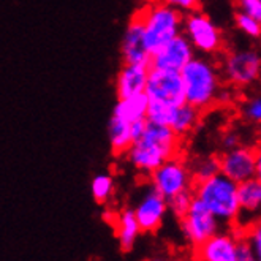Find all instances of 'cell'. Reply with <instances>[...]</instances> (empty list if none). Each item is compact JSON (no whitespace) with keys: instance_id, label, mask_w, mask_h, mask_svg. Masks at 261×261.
I'll list each match as a JSON object with an SVG mask.
<instances>
[{"instance_id":"4fadbf2b","label":"cell","mask_w":261,"mask_h":261,"mask_svg":"<svg viewBox=\"0 0 261 261\" xmlns=\"http://www.w3.org/2000/svg\"><path fill=\"white\" fill-rule=\"evenodd\" d=\"M238 229L220 231L195 247L196 261H238Z\"/></svg>"},{"instance_id":"7a4b0ae2","label":"cell","mask_w":261,"mask_h":261,"mask_svg":"<svg viewBox=\"0 0 261 261\" xmlns=\"http://www.w3.org/2000/svg\"><path fill=\"white\" fill-rule=\"evenodd\" d=\"M179 73L189 105L201 113L217 105V97L225 81L214 57L196 54Z\"/></svg>"},{"instance_id":"ac0fdd59","label":"cell","mask_w":261,"mask_h":261,"mask_svg":"<svg viewBox=\"0 0 261 261\" xmlns=\"http://www.w3.org/2000/svg\"><path fill=\"white\" fill-rule=\"evenodd\" d=\"M113 225L116 238L119 241L120 249L124 252H130L133 249V245L138 239V236L141 234L140 225L136 222L135 212L132 207H125L119 211L117 214L113 216Z\"/></svg>"},{"instance_id":"8992f818","label":"cell","mask_w":261,"mask_h":261,"mask_svg":"<svg viewBox=\"0 0 261 261\" xmlns=\"http://www.w3.org/2000/svg\"><path fill=\"white\" fill-rule=\"evenodd\" d=\"M182 34L199 56L214 57L225 48V38L220 27L199 8L184 13Z\"/></svg>"},{"instance_id":"277c9868","label":"cell","mask_w":261,"mask_h":261,"mask_svg":"<svg viewBox=\"0 0 261 261\" xmlns=\"http://www.w3.org/2000/svg\"><path fill=\"white\" fill-rule=\"evenodd\" d=\"M138 16L143 22V43L149 56L171 38L182 34L184 13L166 4L165 0L149 4L146 8L138 11Z\"/></svg>"},{"instance_id":"f1b7e54d","label":"cell","mask_w":261,"mask_h":261,"mask_svg":"<svg viewBox=\"0 0 261 261\" xmlns=\"http://www.w3.org/2000/svg\"><path fill=\"white\" fill-rule=\"evenodd\" d=\"M165 2L176 7L182 13H187V11H192V10H198L203 0H165Z\"/></svg>"},{"instance_id":"2e32d148","label":"cell","mask_w":261,"mask_h":261,"mask_svg":"<svg viewBox=\"0 0 261 261\" xmlns=\"http://www.w3.org/2000/svg\"><path fill=\"white\" fill-rule=\"evenodd\" d=\"M258 219H261V182L253 177L239 184V217L236 228L244 229Z\"/></svg>"},{"instance_id":"8fae6325","label":"cell","mask_w":261,"mask_h":261,"mask_svg":"<svg viewBox=\"0 0 261 261\" xmlns=\"http://www.w3.org/2000/svg\"><path fill=\"white\" fill-rule=\"evenodd\" d=\"M132 209L141 233H153L162 226L168 214V199L163 198L152 186H149L146 190H143L140 199Z\"/></svg>"},{"instance_id":"ba28073f","label":"cell","mask_w":261,"mask_h":261,"mask_svg":"<svg viewBox=\"0 0 261 261\" xmlns=\"http://www.w3.org/2000/svg\"><path fill=\"white\" fill-rule=\"evenodd\" d=\"M144 94L149 103L177 106L186 103V92L179 71L150 68Z\"/></svg>"},{"instance_id":"9a60e30c","label":"cell","mask_w":261,"mask_h":261,"mask_svg":"<svg viewBox=\"0 0 261 261\" xmlns=\"http://www.w3.org/2000/svg\"><path fill=\"white\" fill-rule=\"evenodd\" d=\"M150 67L147 64H122L116 74V97L128 98L144 94Z\"/></svg>"},{"instance_id":"d4e9b609","label":"cell","mask_w":261,"mask_h":261,"mask_svg":"<svg viewBox=\"0 0 261 261\" xmlns=\"http://www.w3.org/2000/svg\"><path fill=\"white\" fill-rule=\"evenodd\" d=\"M192 201H193V189L180 192V193H177L173 198L168 199V211H171L177 219H180L184 214L187 212Z\"/></svg>"},{"instance_id":"f546056e","label":"cell","mask_w":261,"mask_h":261,"mask_svg":"<svg viewBox=\"0 0 261 261\" xmlns=\"http://www.w3.org/2000/svg\"><path fill=\"white\" fill-rule=\"evenodd\" d=\"M146 124H147V120H138V122H133V124H130V133H132V140L133 143L136 140H140V138L143 136L144 130H146Z\"/></svg>"},{"instance_id":"44dd1931","label":"cell","mask_w":261,"mask_h":261,"mask_svg":"<svg viewBox=\"0 0 261 261\" xmlns=\"http://www.w3.org/2000/svg\"><path fill=\"white\" fill-rule=\"evenodd\" d=\"M238 113L247 125L261 128V92H250L245 95L239 101Z\"/></svg>"},{"instance_id":"4316f807","label":"cell","mask_w":261,"mask_h":261,"mask_svg":"<svg viewBox=\"0 0 261 261\" xmlns=\"http://www.w3.org/2000/svg\"><path fill=\"white\" fill-rule=\"evenodd\" d=\"M238 229V228H236ZM238 261H258V256L241 229H238Z\"/></svg>"},{"instance_id":"484cf974","label":"cell","mask_w":261,"mask_h":261,"mask_svg":"<svg viewBox=\"0 0 261 261\" xmlns=\"http://www.w3.org/2000/svg\"><path fill=\"white\" fill-rule=\"evenodd\" d=\"M241 231L245 236V239L249 241V244L252 245V249L255 250L258 261H261V219L255 220L247 228L241 229Z\"/></svg>"},{"instance_id":"7c38bea8","label":"cell","mask_w":261,"mask_h":261,"mask_svg":"<svg viewBox=\"0 0 261 261\" xmlns=\"http://www.w3.org/2000/svg\"><path fill=\"white\" fill-rule=\"evenodd\" d=\"M195 56H196V53L192 48L190 41L186 38L184 34H179L177 37L165 43L160 49L150 54L149 65H150V68L180 71Z\"/></svg>"},{"instance_id":"52a82bcc","label":"cell","mask_w":261,"mask_h":261,"mask_svg":"<svg viewBox=\"0 0 261 261\" xmlns=\"http://www.w3.org/2000/svg\"><path fill=\"white\" fill-rule=\"evenodd\" d=\"M149 182L163 198L170 199L180 192L192 190L195 179L189 162L176 155L153 170L149 174Z\"/></svg>"},{"instance_id":"ffe728a7","label":"cell","mask_w":261,"mask_h":261,"mask_svg":"<svg viewBox=\"0 0 261 261\" xmlns=\"http://www.w3.org/2000/svg\"><path fill=\"white\" fill-rule=\"evenodd\" d=\"M147 106H149V100L146 94H140L128 98H117L113 108V116L128 122V124H133V122L146 119Z\"/></svg>"},{"instance_id":"603a6c76","label":"cell","mask_w":261,"mask_h":261,"mask_svg":"<svg viewBox=\"0 0 261 261\" xmlns=\"http://www.w3.org/2000/svg\"><path fill=\"white\" fill-rule=\"evenodd\" d=\"M190 165V170L193 174L195 182L207 179L214 174L220 173V165H219V157L217 155H201L196 157Z\"/></svg>"},{"instance_id":"cb8c5ba5","label":"cell","mask_w":261,"mask_h":261,"mask_svg":"<svg viewBox=\"0 0 261 261\" xmlns=\"http://www.w3.org/2000/svg\"><path fill=\"white\" fill-rule=\"evenodd\" d=\"M234 25L242 35H245L250 40H259L261 38V22L249 16L244 11H236L234 13Z\"/></svg>"},{"instance_id":"30bf717a","label":"cell","mask_w":261,"mask_h":261,"mask_svg":"<svg viewBox=\"0 0 261 261\" xmlns=\"http://www.w3.org/2000/svg\"><path fill=\"white\" fill-rule=\"evenodd\" d=\"M220 173L236 184L255 177V149L247 144L223 149L219 155Z\"/></svg>"},{"instance_id":"9c48e42d","label":"cell","mask_w":261,"mask_h":261,"mask_svg":"<svg viewBox=\"0 0 261 261\" xmlns=\"http://www.w3.org/2000/svg\"><path fill=\"white\" fill-rule=\"evenodd\" d=\"M179 220H180L182 233L193 249L222 229V223L214 217L212 212L195 196L187 212L184 214Z\"/></svg>"},{"instance_id":"83f0119b","label":"cell","mask_w":261,"mask_h":261,"mask_svg":"<svg viewBox=\"0 0 261 261\" xmlns=\"http://www.w3.org/2000/svg\"><path fill=\"white\" fill-rule=\"evenodd\" d=\"M239 11L247 13L249 16L261 22V0H236Z\"/></svg>"},{"instance_id":"e0dca14e","label":"cell","mask_w":261,"mask_h":261,"mask_svg":"<svg viewBox=\"0 0 261 261\" xmlns=\"http://www.w3.org/2000/svg\"><path fill=\"white\" fill-rule=\"evenodd\" d=\"M199 120H201V111L186 101L170 110L166 117V127H170L177 136L186 138L198 127Z\"/></svg>"},{"instance_id":"7402d4cb","label":"cell","mask_w":261,"mask_h":261,"mask_svg":"<svg viewBox=\"0 0 261 261\" xmlns=\"http://www.w3.org/2000/svg\"><path fill=\"white\" fill-rule=\"evenodd\" d=\"M114 190H116L114 179L108 173H100V174L94 176V179L90 182L92 196H94V199L98 204L108 203L114 195Z\"/></svg>"},{"instance_id":"4dcf8cb0","label":"cell","mask_w":261,"mask_h":261,"mask_svg":"<svg viewBox=\"0 0 261 261\" xmlns=\"http://www.w3.org/2000/svg\"><path fill=\"white\" fill-rule=\"evenodd\" d=\"M222 143H223V149H229V147H234L238 144H242L241 136L236 132H228V133H225Z\"/></svg>"},{"instance_id":"d6986e66","label":"cell","mask_w":261,"mask_h":261,"mask_svg":"<svg viewBox=\"0 0 261 261\" xmlns=\"http://www.w3.org/2000/svg\"><path fill=\"white\" fill-rule=\"evenodd\" d=\"M108 143L111 147V152L114 157H124L130 146L133 144L132 133H130V124L111 114L108 120Z\"/></svg>"},{"instance_id":"6da1fadb","label":"cell","mask_w":261,"mask_h":261,"mask_svg":"<svg viewBox=\"0 0 261 261\" xmlns=\"http://www.w3.org/2000/svg\"><path fill=\"white\" fill-rule=\"evenodd\" d=\"M182 138L170 127L152 124L147 120L146 130L125 153V160L140 174L149 176L153 170L180 152Z\"/></svg>"},{"instance_id":"1f68e13d","label":"cell","mask_w":261,"mask_h":261,"mask_svg":"<svg viewBox=\"0 0 261 261\" xmlns=\"http://www.w3.org/2000/svg\"><path fill=\"white\" fill-rule=\"evenodd\" d=\"M255 149V177L261 182V140L256 143Z\"/></svg>"},{"instance_id":"3957f363","label":"cell","mask_w":261,"mask_h":261,"mask_svg":"<svg viewBox=\"0 0 261 261\" xmlns=\"http://www.w3.org/2000/svg\"><path fill=\"white\" fill-rule=\"evenodd\" d=\"M193 196L199 199L222 225H236L239 217V184L222 173L193 184Z\"/></svg>"},{"instance_id":"5b68a950","label":"cell","mask_w":261,"mask_h":261,"mask_svg":"<svg viewBox=\"0 0 261 261\" xmlns=\"http://www.w3.org/2000/svg\"><path fill=\"white\" fill-rule=\"evenodd\" d=\"M220 71L225 84L236 90H247L261 81V46L239 44L223 53Z\"/></svg>"},{"instance_id":"5bb4252c","label":"cell","mask_w":261,"mask_h":261,"mask_svg":"<svg viewBox=\"0 0 261 261\" xmlns=\"http://www.w3.org/2000/svg\"><path fill=\"white\" fill-rule=\"evenodd\" d=\"M119 53H120L122 64H147L149 65L150 56L146 51L144 43H143V22L140 16H138V13L133 14V18L128 21L124 34H122Z\"/></svg>"}]
</instances>
